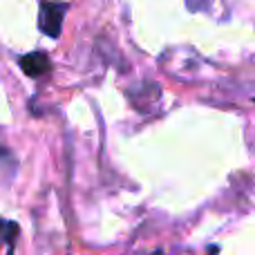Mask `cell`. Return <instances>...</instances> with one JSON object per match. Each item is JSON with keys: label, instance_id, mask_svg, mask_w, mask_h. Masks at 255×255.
<instances>
[{"label": "cell", "instance_id": "obj_1", "mask_svg": "<svg viewBox=\"0 0 255 255\" xmlns=\"http://www.w3.org/2000/svg\"><path fill=\"white\" fill-rule=\"evenodd\" d=\"M70 4L67 2H49L43 0L38 7V29L49 38H58L63 31V18H65Z\"/></svg>", "mask_w": 255, "mask_h": 255}, {"label": "cell", "instance_id": "obj_2", "mask_svg": "<svg viewBox=\"0 0 255 255\" xmlns=\"http://www.w3.org/2000/svg\"><path fill=\"white\" fill-rule=\"evenodd\" d=\"M20 67L27 76L31 79H38V76H45L49 70H52V63H49V56L45 52H29L25 56H20Z\"/></svg>", "mask_w": 255, "mask_h": 255}, {"label": "cell", "instance_id": "obj_3", "mask_svg": "<svg viewBox=\"0 0 255 255\" xmlns=\"http://www.w3.org/2000/svg\"><path fill=\"white\" fill-rule=\"evenodd\" d=\"M18 238V224L0 217V253H11L16 247Z\"/></svg>", "mask_w": 255, "mask_h": 255}]
</instances>
